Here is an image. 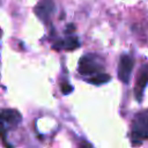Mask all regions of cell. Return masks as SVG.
<instances>
[{
    "instance_id": "52a82bcc",
    "label": "cell",
    "mask_w": 148,
    "mask_h": 148,
    "mask_svg": "<svg viewBox=\"0 0 148 148\" xmlns=\"http://www.w3.org/2000/svg\"><path fill=\"white\" fill-rule=\"evenodd\" d=\"M0 119L9 124H17L21 120V114L16 110L8 109V110H3L0 113Z\"/></svg>"
},
{
    "instance_id": "277c9868",
    "label": "cell",
    "mask_w": 148,
    "mask_h": 148,
    "mask_svg": "<svg viewBox=\"0 0 148 148\" xmlns=\"http://www.w3.org/2000/svg\"><path fill=\"white\" fill-rule=\"evenodd\" d=\"M147 84H148V64H145V65L141 66V68L139 71V75L136 77L135 88H134L135 97L139 102L143 97V92H145V89H146Z\"/></svg>"
},
{
    "instance_id": "9c48e42d",
    "label": "cell",
    "mask_w": 148,
    "mask_h": 148,
    "mask_svg": "<svg viewBox=\"0 0 148 148\" xmlns=\"http://www.w3.org/2000/svg\"><path fill=\"white\" fill-rule=\"evenodd\" d=\"M73 90V87L69 84V83H67V82H62L61 83V91H62V94H69L71 91Z\"/></svg>"
},
{
    "instance_id": "8992f818",
    "label": "cell",
    "mask_w": 148,
    "mask_h": 148,
    "mask_svg": "<svg viewBox=\"0 0 148 148\" xmlns=\"http://www.w3.org/2000/svg\"><path fill=\"white\" fill-rule=\"evenodd\" d=\"M80 46V43H79V39L75 37V36H71L68 38H66L65 40H59L54 44V49L59 50V49H65L67 51H72V50H75Z\"/></svg>"
},
{
    "instance_id": "6da1fadb",
    "label": "cell",
    "mask_w": 148,
    "mask_h": 148,
    "mask_svg": "<svg viewBox=\"0 0 148 148\" xmlns=\"http://www.w3.org/2000/svg\"><path fill=\"white\" fill-rule=\"evenodd\" d=\"M131 138L134 143H141L148 139V110H142L135 114L132 121Z\"/></svg>"
},
{
    "instance_id": "ba28073f",
    "label": "cell",
    "mask_w": 148,
    "mask_h": 148,
    "mask_svg": "<svg viewBox=\"0 0 148 148\" xmlns=\"http://www.w3.org/2000/svg\"><path fill=\"white\" fill-rule=\"evenodd\" d=\"M110 75L109 74H106V73H97V74H95L94 76H91L88 81L90 82V83H92V84H95V86H99V84H103V83H106V82H109L110 81Z\"/></svg>"
},
{
    "instance_id": "5b68a950",
    "label": "cell",
    "mask_w": 148,
    "mask_h": 148,
    "mask_svg": "<svg viewBox=\"0 0 148 148\" xmlns=\"http://www.w3.org/2000/svg\"><path fill=\"white\" fill-rule=\"evenodd\" d=\"M53 2L51 0H45L40 3H38L35 8V13L37 14V16L43 20V21H47L51 13L53 12Z\"/></svg>"
},
{
    "instance_id": "30bf717a",
    "label": "cell",
    "mask_w": 148,
    "mask_h": 148,
    "mask_svg": "<svg viewBox=\"0 0 148 148\" xmlns=\"http://www.w3.org/2000/svg\"><path fill=\"white\" fill-rule=\"evenodd\" d=\"M83 148H90V146H89V145H87V147H83Z\"/></svg>"
},
{
    "instance_id": "3957f363",
    "label": "cell",
    "mask_w": 148,
    "mask_h": 148,
    "mask_svg": "<svg viewBox=\"0 0 148 148\" xmlns=\"http://www.w3.org/2000/svg\"><path fill=\"white\" fill-rule=\"evenodd\" d=\"M133 66H134V60L131 56L123 54L120 57L119 65H118V79L123 83H128Z\"/></svg>"
},
{
    "instance_id": "7a4b0ae2",
    "label": "cell",
    "mask_w": 148,
    "mask_h": 148,
    "mask_svg": "<svg viewBox=\"0 0 148 148\" xmlns=\"http://www.w3.org/2000/svg\"><path fill=\"white\" fill-rule=\"evenodd\" d=\"M103 65L99 61V58L96 54L88 53L83 56L79 61V72L82 75H92L101 73Z\"/></svg>"
}]
</instances>
